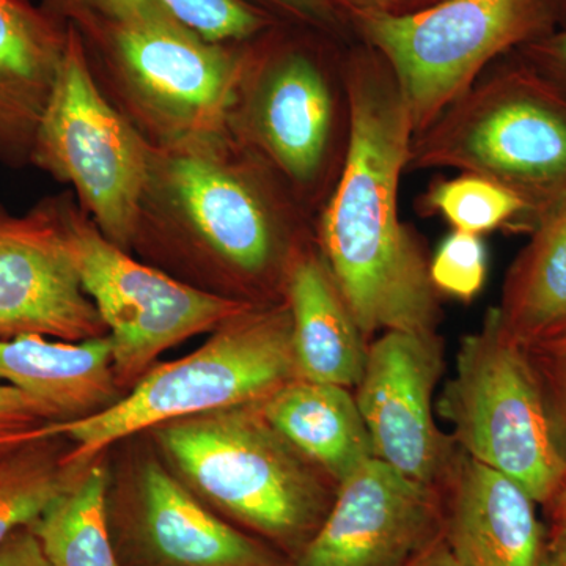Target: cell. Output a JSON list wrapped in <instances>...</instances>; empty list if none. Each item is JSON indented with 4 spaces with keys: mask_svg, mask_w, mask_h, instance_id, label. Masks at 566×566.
<instances>
[{
    "mask_svg": "<svg viewBox=\"0 0 566 566\" xmlns=\"http://www.w3.org/2000/svg\"><path fill=\"white\" fill-rule=\"evenodd\" d=\"M344 84L348 139L316 245L368 344L387 331L436 334L441 305L430 263L398 216L415 137L403 95L378 52L352 59Z\"/></svg>",
    "mask_w": 566,
    "mask_h": 566,
    "instance_id": "6da1fadb",
    "label": "cell"
},
{
    "mask_svg": "<svg viewBox=\"0 0 566 566\" xmlns=\"http://www.w3.org/2000/svg\"><path fill=\"white\" fill-rule=\"evenodd\" d=\"M301 203L232 134L151 145L136 238L159 234L202 253L233 281L282 294L304 243Z\"/></svg>",
    "mask_w": 566,
    "mask_h": 566,
    "instance_id": "7a4b0ae2",
    "label": "cell"
},
{
    "mask_svg": "<svg viewBox=\"0 0 566 566\" xmlns=\"http://www.w3.org/2000/svg\"><path fill=\"white\" fill-rule=\"evenodd\" d=\"M151 431L197 497L290 562L333 504L337 485L275 431L259 405L174 420Z\"/></svg>",
    "mask_w": 566,
    "mask_h": 566,
    "instance_id": "3957f363",
    "label": "cell"
},
{
    "mask_svg": "<svg viewBox=\"0 0 566 566\" xmlns=\"http://www.w3.org/2000/svg\"><path fill=\"white\" fill-rule=\"evenodd\" d=\"M297 378L292 314L283 297L255 304L212 331L199 349L151 367L132 392L98 415L51 422L44 436L69 439V464H87L122 439L174 420L259 405Z\"/></svg>",
    "mask_w": 566,
    "mask_h": 566,
    "instance_id": "277c9868",
    "label": "cell"
},
{
    "mask_svg": "<svg viewBox=\"0 0 566 566\" xmlns=\"http://www.w3.org/2000/svg\"><path fill=\"white\" fill-rule=\"evenodd\" d=\"M406 169L497 182L526 203L531 230L566 199V93L526 61L482 74L412 137Z\"/></svg>",
    "mask_w": 566,
    "mask_h": 566,
    "instance_id": "5b68a950",
    "label": "cell"
},
{
    "mask_svg": "<svg viewBox=\"0 0 566 566\" xmlns=\"http://www.w3.org/2000/svg\"><path fill=\"white\" fill-rule=\"evenodd\" d=\"M77 13L103 25L112 103L151 145L230 133L248 55L148 7Z\"/></svg>",
    "mask_w": 566,
    "mask_h": 566,
    "instance_id": "8992f818",
    "label": "cell"
},
{
    "mask_svg": "<svg viewBox=\"0 0 566 566\" xmlns=\"http://www.w3.org/2000/svg\"><path fill=\"white\" fill-rule=\"evenodd\" d=\"M460 452L501 472L545 506L566 480V447L531 356L488 311L461 340L438 405Z\"/></svg>",
    "mask_w": 566,
    "mask_h": 566,
    "instance_id": "52a82bcc",
    "label": "cell"
},
{
    "mask_svg": "<svg viewBox=\"0 0 566 566\" xmlns=\"http://www.w3.org/2000/svg\"><path fill=\"white\" fill-rule=\"evenodd\" d=\"M556 0H439L427 9L352 10L392 71L415 136L463 96L491 62L547 35Z\"/></svg>",
    "mask_w": 566,
    "mask_h": 566,
    "instance_id": "ba28073f",
    "label": "cell"
},
{
    "mask_svg": "<svg viewBox=\"0 0 566 566\" xmlns=\"http://www.w3.org/2000/svg\"><path fill=\"white\" fill-rule=\"evenodd\" d=\"M150 150V142L99 85L81 36L70 29L31 161L73 186L81 210L99 232L128 249L136 238Z\"/></svg>",
    "mask_w": 566,
    "mask_h": 566,
    "instance_id": "9c48e42d",
    "label": "cell"
},
{
    "mask_svg": "<svg viewBox=\"0 0 566 566\" xmlns=\"http://www.w3.org/2000/svg\"><path fill=\"white\" fill-rule=\"evenodd\" d=\"M50 202L82 286L106 326L120 387L136 385L166 349L255 305L137 262L70 199Z\"/></svg>",
    "mask_w": 566,
    "mask_h": 566,
    "instance_id": "30bf717a",
    "label": "cell"
},
{
    "mask_svg": "<svg viewBox=\"0 0 566 566\" xmlns=\"http://www.w3.org/2000/svg\"><path fill=\"white\" fill-rule=\"evenodd\" d=\"M230 134L274 170L297 202H316L337 180L344 163V81L335 84L311 52L248 55Z\"/></svg>",
    "mask_w": 566,
    "mask_h": 566,
    "instance_id": "8fae6325",
    "label": "cell"
},
{
    "mask_svg": "<svg viewBox=\"0 0 566 566\" xmlns=\"http://www.w3.org/2000/svg\"><path fill=\"white\" fill-rule=\"evenodd\" d=\"M444 365L438 334L387 331L368 344L353 389L375 458L441 491L460 453L434 419L433 395Z\"/></svg>",
    "mask_w": 566,
    "mask_h": 566,
    "instance_id": "7c38bea8",
    "label": "cell"
},
{
    "mask_svg": "<svg viewBox=\"0 0 566 566\" xmlns=\"http://www.w3.org/2000/svg\"><path fill=\"white\" fill-rule=\"evenodd\" d=\"M442 526L441 490L371 458L338 483L322 526L290 566H406Z\"/></svg>",
    "mask_w": 566,
    "mask_h": 566,
    "instance_id": "4fadbf2b",
    "label": "cell"
},
{
    "mask_svg": "<svg viewBox=\"0 0 566 566\" xmlns=\"http://www.w3.org/2000/svg\"><path fill=\"white\" fill-rule=\"evenodd\" d=\"M111 531L123 566H290L275 547L216 515L155 458L137 468Z\"/></svg>",
    "mask_w": 566,
    "mask_h": 566,
    "instance_id": "5bb4252c",
    "label": "cell"
},
{
    "mask_svg": "<svg viewBox=\"0 0 566 566\" xmlns=\"http://www.w3.org/2000/svg\"><path fill=\"white\" fill-rule=\"evenodd\" d=\"M31 334L66 342L107 335L50 200L20 218L0 208V340Z\"/></svg>",
    "mask_w": 566,
    "mask_h": 566,
    "instance_id": "9a60e30c",
    "label": "cell"
},
{
    "mask_svg": "<svg viewBox=\"0 0 566 566\" xmlns=\"http://www.w3.org/2000/svg\"><path fill=\"white\" fill-rule=\"evenodd\" d=\"M442 497V535L458 565H542L538 504L515 480L460 452Z\"/></svg>",
    "mask_w": 566,
    "mask_h": 566,
    "instance_id": "2e32d148",
    "label": "cell"
},
{
    "mask_svg": "<svg viewBox=\"0 0 566 566\" xmlns=\"http://www.w3.org/2000/svg\"><path fill=\"white\" fill-rule=\"evenodd\" d=\"M282 297L292 314L297 378L354 389L363 376L368 342L318 245L305 240L296 249Z\"/></svg>",
    "mask_w": 566,
    "mask_h": 566,
    "instance_id": "e0dca14e",
    "label": "cell"
},
{
    "mask_svg": "<svg viewBox=\"0 0 566 566\" xmlns=\"http://www.w3.org/2000/svg\"><path fill=\"white\" fill-rule=\"evenodd\" d=\"M0 385L29 395L57 422L98 415L123 397L109 335L82 342L35 334L0 340Z\"/></svg>",
    "mask_w": 566,
    "mask_h": 566,
    "instance_id": "ac0fdd59",
    "label": "cell"
},
{
    "mask_svg": "<svg viewBox=\"0 0 566 566\" xmlns=\"http://www.w3.org/2000/svg\"><path fill=\"white\" fill-rule=\"evenodd\" d=\"M66 33L22 0H0V161H31Z\"/></svg>",
    "mask_w": 566,
    "mask_h": 566,
    "instance_id": "d6986e66",
    "label": "cell"
},
{
    "mask_svg": "<svg viewBox=\"0 0 566 566\" xmlns=\"http://www.w3.org/2000/svg\"><path fill=\"white\" fill-rule=\"evenodd\" d=\"M279 434L335 485L375 458L354 390L294 378L259 403Z\"/></svg>",
    "mask_w": 566,
    "mask_h": 566,
    "instance_id": "ffe728a7",
    "label": "cell"
},
{
    "mask_svg": "<svg viewBox=\"0 0 566 566\" xmlns=\"http://www.w3.org/2000/svg\"><path fill=\"white\" fill-rule=\"evenodd\" d=\"M499 322L524 348L566 334V199L543 212L502 286Z\"/></svg>",
    "mask_w": 566,
    "mask_h": 566,
    "instance_id": "44dd1931",
    "label": "cell"
},
{
    "mask_svg": "<svg viewBox=\"0 0 566 566\" xmlns=\"http://www.w3.org/2000/svg\"><path fill=\"white\" fill-rule=\"evenodd\" d=\"M109 479L99 457L82 465L32 524L51 566H123L112 538Z\"/></svg>",
    "mask_w": 566,
    "mask_h": 566,
    "instance_id": "7402d4cb",
    "label": "cell"
},
{
    "mask_svg": "<svg viewBox=\"0 0 566 566\" xmlns=\"http://www.w3.org/2000/svg\"><path fill=\"white\" fill-rule=\"evenodd\" d=\"M59 439L41 433L0 452V545L31 527L85 465L66 463Z\"/></svg>",
    "mask_w": 566,
    "mask_h": 566,
    "instance_id": "603a6c76",
    "label": "cell"
},
{
    "mask_svg": "<svg viewBox=\"0 0 566 566\" xmlns=\"http://www.w3.org/2000/svg\"><path fill=\"white\" fill-rule=\"evenodd\" d=\"M423 214L442 216L458 232L482 234L516 223L526 226V203L497 182L461 174L436 180L419 199Z\"/></svg>",
    "mask_w": 566,
    "mask_h": 566,
    "instance_id": "cb8c5ba5",
    "label": "cell"
},
{
    "mask_svg": "<svg viewBox=\"0 0 566 566\" xmlns=\"http://www.w3.org/2000/svg\"><path fill=\"white\" fill-rule=\"evenodd\" d=\"M73 11L103 13L120 7H148L212 43L230 44L259 35L266 18L244 0H61Z\"/></svg>",
    "mask_w": 566,
    "mask_h": 566,
    "instance_id": "d4e9b609",
    "label": "cell"
},
{
    "mask_svg": "<svg viewBox=\"0 0 566 566\" xmlns=\"http://www.w3.org/2000/svg\"><path fill=\"white\" fill-rule=\"evenodd\" d=\"M486 249L480 234L452 232L430 263L431 283L438 293L461 301L474 300L486 281Z\"/></svg>",
    "mask_w": 566,
    "mask_h": 566,
    "instance_id": "484cf974",
    "label": "cell"
},
{
    "mask_svg": "<svg viewBox=\"0 0 566 566\" xmlns=\"http://www.w3.org/2000/svg\"><path fill=\"white\" fill-rule=\"evenodd\" d=\"M526 349L566 447V334Z\"/></svg>",
    "mask_w": 566,
    "mask_h": 566,
    "instance_id": "4316f807",
    "label": "cell"
},
{
    "mask_svg": "<svg viewBox=\"0 0 566 566\" xmlns=\"http://www.w3.org/2000/svg\"><path fill=\"white\" fill-rule=\"evenodd\" d=\"M57 422L50 409L13 386L0 385V439H33L41 427Z\"/></svg>",
    "mask_w": 566,
    "mask_h": 566,
    "instance_id": "83f0119b",
    "label": "cell"
},
{
    "mask_svg": "<svg viewBox=\"0 0 566 566\" xmlns=\"http://www.w3.org/2000/svg\"><path fill=\"white\" fill-rule=\"evenodd\" d=\"M524 61L566 93V29L523 48Z\"/></svg>",
    "mask_w": 566,
    "mask_h": 566,
    "instance_id": "f1b7e54d",
    "label": "cell"
},
{
    "mask_svg": "<svg viewBox=\"0 0 566 566\" xmlns=\"http://www.w3.org/2000/svg\"><path fill=\"white\" fill-rule=\"evenodd\" d=\"M0 566H51L31 527L14 532L0 545Z\"/></svg>",
    "mask_w": 566,
    "mask_h": 566,
    "instance_id": "f546056e",
    "label": "cell"
},
{
    "mask_svg": "<svg viewBox=\"0 0 566 566\" xmlns=\"http://www.w3.org/2000/svg\"><path fill=\"white\" fill-rule=\"evenodd\" d=\"M268 2L293 14L294 18L323 29H335L338 25L335 0H268Z\"/></svg>",
    "mask_w": 566,
    "mask_h": 566,
    "instance_id": "4dcf8cb0",
    "label": "cell"
},
{
    "mask_svg": "<svg viewBox=\"0 0 566 566\" xmlns=\"http://www.w3.org/2000/svg\"><path fill=\"white\" fill-rule=\"evenodd\" d=\"M406 566H460L453 557L452 551L447 546L444 535H439L434 542L420 551Z\"/></svg>",
    "mask_w": 566,
    "mask_h": 566,
    "instance_id": "1f68e13d",
    "label": "cell"
},
{
    "mask_svg": "<svg viewBox=\"0 0 566 566\" xmlns=\"http://www.w3.org/2000/svg\"><path fill=\"white\" fill-rule=\"evenodd\" d=\"M539 566H566V526H551L546 532Z\"/></svg>",
    "mask_w": 566,
    "mask_h": 566,
    "instance_id": "d6a6232c",
    "label": "cell"
},
{
    "mask_svg": "<svg viewBox=\"0 0 566 566\" xmlns=\"http://www.w3.org/2000/svg\"><path fill=\"white\" fill-rule=\"evenodd\" d=\"M416 0H335V3H342L346 10H360V9H374L392 11V13H400L403 11L405 6L415 3Z\"/></svg>",
    "mask_w": 566,
    "mask_h": 566,
    "instance_id": "836d02e7",
    "label": "cell"
},
{
    "mask_svg": "<svg viewBox=\"0 0 566 566\" xmlns=\"http://www.w3.org/2000/svg\"><path fill=\"white\" fill-rule=\"evenodd\" d=\"M545 509L551 526H566V480Z\"/></svg>",
    "mask_w": 566,
    "mask_h": 566,
    "instance_id": "e575fe53",
    "label": "cell"
},
{
    "mask_svg": "<svg viewBox=\"0 0 566 566\" xmlns=\"http://www.w3.org/2000/svg\"><path fill=\"white\" fill-rule=\"evenodd\" d=\"M25 441H29V439H25ZM22 439H0V450L10 449V447L21 444Z\"/></svg>",
    "mask_w": 566,
    "mask_h": 566,
    "instance_id": "d590c367",
    "label": "cell"
},
{
    "mask_svg": "<svg viewBox=\"0 0 566 566\" xmlns=\"http://www.w3.org/2000/svg\"><path fill=\"white\" fill-rule=\"evenodd\" d=\"M560 2H562V3H565V6H566V0H560Z\"/></svg>",
    "mask_w": 566,
    "mask_h": 566,
    "instance_id": "8d00e7d4",
    "label": "cell"
},
{
    "mask_svg": "<svg viewBox=\"0 0 566 566\" xmlns=\"http://www.w3.org/2000/svg\"><path fill=\"white\" fill-rule=\"evenodd\" d=\"M0 452H2V450H0Z\"/></svg>",
    "mask_w": 566,
    "mask_h": 566,
    "instance_id": "74e56055",
    "label": "cell"
}]
</instances>
